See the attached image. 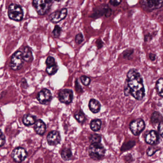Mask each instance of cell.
<instances>
[{
  "label": "cell",
  "mask_w": 163,
  "mask_h": 163,
  "mask_svg": "<svg viewBox=\"0 0 163 163\" xmlns=\"http://www.w3.org/2000/svg\"><path fill=\"white\" fill-rule=\"evenodd\" d=\"M124 95H131L137 101L145 96V89L143 78L136 69H131L127 74L124 87Z\"/></svg>",
  "instance_id": "1"
},
{
  "label": "cell",
  "mask_w": 163,
  "mask_h": 163,
  "mask_svg": "<svg viewBox=\"0 0 163 163\" xmlns=\"http://www.w3.org/2000/svg\"><path fill=\"white\" fill-rule=\"evenodd\" d=\"M105 152V148L101 143L91 144L89 148V157L94 160H100L103 159Z\"/></svg>",
  "instance_id": "2"
},
{
  "label": "cell",
  "mask_w": 163,
  "mask_h": 163,
  "mask_svg": "<svg viewBox=\"0 0 163 163\" xmlns=\"http://www.w3.org/2000/svg\"><path fill=\"white\" fill-rule=\"evenodd\" d=\"M8 16L10 19L19 22L24 17V11L18 4L12 3L9 6Z\"/></svg>",
  "instance_id": "3"
},
{
  "label": "cell",
  "mask_w": 163,
  "mask_h": 163,
  "mask_svg": "<svg viewBox=\"0 0 163 163\" xmlns=\"http://www.w3.org/2000/svg\"><path fill=\"white\" fill-rule=\"evenodd\" d=\"M112 12L113 11L108 5L103 4L94 8L90 17L92 18L97 19L104 16L108 18L111 17Z\"/></svg>",
  "instance_id": "4"
},
{
  "label": "cell",
  "mask_w": 163,
  "mask_h": 163,
  "mask_svg": "<svg viewBox=\"0 0 163 163\" xmlns=\"http://www.w3.org/2000/svg\"><path fill=\"white\" fill-rule=\"evenodd\" d=\"M163 2V0H140L142 8L149 12L161 8Z\"/></svg>",
  "instance_id": "5"
},
{
  "label": "cell",
  "mask_w": 163,
  "mask_h": 163,
  "mask_svg": "<svg viewBox=\"0 0 163 163\" xmlns=\"http://www.w3.org/2000/svg\"><path fill=\"white\" fill-rule=\"evenodd\" d=\"M33 6L39 16H44L48 12L52 3L47 2L46 0H33Z\"/></svg>",
  "instance_id": "6"
},
{
  "label": "cell",
  "mask_w": 163,
  "mask_h": 163,
  "mask_svg": "<svg viewBox=\"0 0 163 163\" xmlns=\"http://www.w3.org/2000/svg\"><path fill=\"white\" fill-rule=\"evenodd\" d=\"M24 61L22 52L17 51L12 56L9 64L10 67L13 70H18L23 67Z\"/></svg>",
  "instance_id": "7"
},
{
  "label": "cell",
  "mask_w": 163,
  "mask_h": 163,
  "mask_svg": "<svg viewBox=\"0 0 163 163\" xmlns=\"http://www.w3.org/2000/svg\"><path fill=\"white\" fill-rule=\"evenodd\" d=\"M146 127V124L143 119L139 118L133 120L130 123L129 128L132 133L135 136H139Z\"/></svg>",
  "instance_id": "8"
},
{
  "label": "cell",
  "mask_w": 163,
  "mask_h": 163,
  "mask_svg": "<svg viewBox=\"0 0 163 163\" xmlns=\"http://www.w3.org/2000/svg\"><path fill=\"white\" fill-rule=\"evenodd\" d=\"M68 15V10L63 8L59 10L55 11L49 16V19L52 23L57 24L65 19Z\"/></svg>",
  "instance_id": "9"
},
{
  "label": "cell",
  "mask_w": 163,
  "mask_h": 163,
  "mask_svg": "<svg viewBox=\"0 0 163 163\" xmlns=\"http://www.w3.org/2000/svg\"><path fill=\"white\" fill-rule=\"evenodd\" d=\"M58 98L59 101L62 103L69 104L73 101V91L71 89H61L59 91Z\"/></svg>",
  "instance_id": "10"
},
{
  "label": "cell",
  "mask_w": 163,
  "mask_h": 163,
  "mask_svg": "<svg viewBox=\"0 0 163 163\" xmlns=\"http://www.w3.org/2000/svg\"><path fill=\"white\" fill-rule=\"evenodd\" d=\"M37 100L42 104H47L50 103L52 99L51 93L47 89H41L38 93L36 97Z\"/></svg>",
  "instance_id": "11"
},
{
  "label": "cell",
  "mask_w": 163,
  "mask_h": 163,
  "mask_svg": "<svg viewBox=\"0 0 163 163\" xmlns=\"http://www.w3.org/2000/svg\"><path fill=\"white\" fill-rule=\"evenodd\" d=\"M12 157L15 162H22L27 156V153L25 149L23 147H17L13 149L12 153Z\"/></svg>",
  "instance_id": "12"
},
{
  "label": "cell",
  "mask_w": 163,
  "mask_h": 163,
  "mask_svg": "<svg viewBox=\"0 0 163 163\" xmlns=\"http://www.w3.org/2000/svg\"><path fill=\"white\" fill-rule=\"evenodd\" d=\"M46 139L48 145L52 146H56L60 142V134L58 131H52L48 133Z\"/></svg>",
  "instance_id": "13"
},
{
  "label": "cell",
  "mask_w": 163,
  "mask_h": 163,
  "mask_svg": "<svg viewBox=\"0 0 163 163\" xmlns=\"http://www.w3.org/2000/svg\"><path fill=\"white\" fill-rule=\"evenodd\" d=\"M159 134L155 130L150 131L146 136L145 141L146 143L150 145H154L159 141Z\"/></svg>",
  "instance_id": "14"
},
{
  "label": "cell",
  "mask_w": 163,
  "mask_h": 163,
  "mask_svg": "<svg viewBox=\"0 0 163 163\" xmlns=\"http://www.w3.org/2000/svg\"><path fill=\"white\" fill-rule=\"evenodd\" d=\"M34 129L37 134L43 136L46 131V125L42 120L39 119L35 122Z\"/></svg>",
  "instance_id": "15"
},
{
  "label": "cell",
  "mask_w": 163,
  "mask_h": 163,
  "mask_svg": "<svg viewBox=\"0 0 163 163\" xmlns=\"http://www.w3.org/2000/svg\"><path fill=\"white\" fill-rule=\"evenodd\" d=\"M89 108L92 113H97L100 112L101 110V103L97 100L94 98H91L89 103Z\"/></svg>",
  "instance_id": "16"
},
{
  "label": "cell",
  "mask_w": 163,
  "mask_h": 163,
  "mask_svg": "<svg viewBox=\"0 0 163 163\" xmlns=\"http://www.w3.org/2000/svg\"><path fill=\"white\" fill-rule=\"evenodd\" d=\"M22 55H23V59L25 61L28 63L32 62L33 61L34 58H33L32 50L30 47L28 46L24 47L23 51L22 52Z\"/></svg>",
  "instance_id": "17"
},
{
  "label": "cell",
  "mask_w": 163,
  "mask_h": 163,
  "mask_svg": "<svg viewBox=\"0 0 163 163\" xmlns=\"http://www.w3.org/2000/svg\"><path fill=\"white\" fill-rule=\"evenodd\" d=\"M22 121L24 125L29 126L35 124L36 121V116L30 114H26L23 116Z\"/></svg>",
  "instance_id": "18"
},
{
  "label": "cell",
  "mask_w": 163,
  "mask_h": 163,
  "mask_svg": "<svg viewBox=\"0 0 163 163\" xmlns=\"http://www.w3.org/2000/svg\"><path fill=\"white\" fill-rule=\"evenodd\" d=\"M102 122L100 119H94L90 122V128L93 132H98L101 129L102 127Z\"/></svg>",
  "instance_id": "19"
},
{
  "label": "cell",
  "mask_w": 163,
  "mask_h": 163,
  "mask_svg": "<svg viewBox=\"0 0 163 163\" xmlns=\"http://www.w3.org/2000/svg\"><path fill=\"white\" fill-rule=\"evenodd\" d=\"M151 121L153 124H156L163 121V117L158 112H154L151 115Z\"/></svg>",
  "instance_id": "20"
},
{
  "label": "cell",
  "mask_w": 163,
  "mask_h": 163,
  "mask_svg": "<svg viewBox=\"0 0 163 163\" xmlns=\"http://www.w3.org/2000/svg\"><path fill=\"white\" fill-rule=\"evenodd\" d=\"M61 156L64 160L69 161L72 158V151L69 148L64 149L61 153Z\"/></svg>",
  "instance_id": "21"
},
{
  "label": "cell",
  "mask_w": 163,
  "mask_h": 163,
  "mask_svg": "<svg viewBox=\"0 0 163 163\" xmlns=\"http://www.w3.org/2000/svg\"><path fill=\"white\" fill-rule=\"evenodd\" d=\"M163 78H161L157 80L156 84V91H157V93H158V95L161 97V98L163 97Z\"/></svg>",
  "instance_id": "22"
},
{
  "label": "cell",
  "mask_w": 163,
  "mask_h": 163,
  "mask_svg": "<svg viewBox=\"0 0 163 163\" xmlns=\"http://www.w3.org/2000/svg\"><path fill=\"white\" fill-rule=\"evenodd\" d=\"M58 70H59V67H58V65L55 64L52 66L47 67L46 70V72H47L48 75H54L57 72Z\"/></svg>",
  "instance_id": "23"
},
{
  "label": "cell",
  "mask_w": 163,
  "mask_h": 163,
  "mask_svg": "<svg viewBox=\"0 0 163 163\" xmlns=\"http://www.w3.org/2000/svg\"><path fill=\"white\" fill-rule=\"evenodd\" d=\"M102 141V137L96 133L91 134L89 137V141L91 144L93 143H101Z\"/></svg>",
  "instance_id": "24"
},
{
  "label": "cell",
  "mask_w": 163,
  "mask_h": 163,
  "mask_svg": "<svg viewBox=\"0 0 163 163\" xmlns=\"http://www.w3.org/2000/svg\"><path fill=\"white\" fill-rule=\"evenodd\" d=\"M136 145V142L133 141H130L127 143L123 144L122 146L121 150L122 151H127Z\"/></svg>",
  "instance_id": "25"
},
{
  "label": "cell",
  "mask_w": 163,
  "mask_h": 163,
  "mask_svg": "<svg viewBox=\"0 0 163 163\" xmlns=\"http://www.w3.org/2000/svg\"><path fill=\"white\" fill-rule=\"evenodd\" d=\"M62 32L61 28L59 26V25H55V26L52 32V34L54 37L57 38L60 37Z\"/></svg>",
  "instance_id": "26"
},
{
  "label": "cell",
  "mask_w": 163,
  "mask_h": 163,
  "mask_svg": "<svg viewBox=\"0 0 163 163\" xmlns=\"http://www.w3.org/2000/svg\"><path fill=\"white\" fill-rule=\"evenodd\" d=\"M133 52H134V49L133 48H127L122 53L123 58L128 60H130Z\"/></svg>",
  "instance_id": "27"
},
{
  "label": "cell",
  "mask_w": 163,
  "mask_h": 163,
  "mask_svg": "<svg viewBox=\"0 0 163 163\" xmlns=\"http://www.w3.org/2000/svg\"><path fill=\"white\" fill-rule=\"evenodd\" d=\"M74 116L77 121L79 123H82L85 120V116L84 115V113L81 111L76 113Z\"/></svg>",
  "instance_id": "28"
},
{
  "label": "cell",
  "mask_w": 163,
  "mask_h": 163,
  "mask_svg": "<svg viewBox=\"0 0 163 163\" xmlns=\"http://www.w3.org/2000/svg\"><path fill=\"white\" fill-rule=\"evenodd\" d=\"M84 41V36L81 33H79L76 35L75 37V42L76 44L80 45Z\"/></svg>",
  "instance_id": "29"
},
{
  "label": "cell",
  "mask_w": 163,
  "mask_h": 163,
  "mask_svg": "<svg viewBox=\"0 0 163 163\" xmlns=\"http://www.w3.org/2000/svg\"><path fill=\"white\" fill-rule=\"evenodd\" d=\"M80 79L81 83L85 86H88L89 85L90 83V81H91L89 77L86 76H84V75L81 76L80 77Z\"/></svg>",
  "instance_id": "30"
},
{
  "label": "cell",
  "mask_w": 163,
  "mask_h": 163,
  "mask_svg": "<svg viewBox=\"0 0 163 163\" xmlns=\"http://www.w3.org/2000/svg\"><path fill=\"white\" fill-rule=\"evenodd\" d=\"M158 147H150L147 149L146 151V154L149 156H153L156 152L159 151L160 149L158 148Z\"/></svg>",
  "instance_id": "31"
},
{
  "label": "cell",
  "mask_w": 163,
  "mask_h": 163,
  "mask_svg": "<svg viewBox=\"0 0 163 163\" xmlns=\"http://www.w3.org/2000/svg\"><path fill=\"white\" fill-rule=\"evenodd\" d=\"M46 64L47 67L52 66V65L55 64V60L54 58L52 56H48L46 61Z\"/></svg>",
  "instance_id": "32"
},
{
  "label": "cell",
  "mask_w": 163,
  "mask_h": 163,
  "mask_svg": "<svg viewBox=\"0 0 163 163\" xmlns=\"http://www.w3.org/2000/svg\"><path fill=\"white\" fill-rule=\"evenodd\" d=\"M6 141V138L2 131L0 130V147L4 146Z\"/></svg>",
  "instance_id": "33"
},
{
  "label": "cell",
  "mask_w": 163,
  "mask_h": 163,
  "mask_svg": "<svg viewBox=\"0 0 163 163\" xmlns=\"http://www.w3.org/2000/svg\"><path fill=\"white\" fill-rule=\"evenodd\" d=\"M95 44L98 49H101L103 46V42L101 39H97Z\"/></svg>",
  "instance_id": "34"
},
{
  "label": "cell",
  "mask_w": 163,
  "mask_h": 163,
  "mask_svg": "<svg viewBox=\"0 0 163 163\" xmlns=\"http://www.w3.org/2000/svg\"><path fill=\"white\" fill-rule=\"evenodd\" d=\"M122 0H110L109 2L113 6H117L121 3Z\"/></svg>",
  "instance_id": "35"
},
{
  "label": "cell",
  "mask_w": 163,
  "mask_h": 163,
  "mask_svg": "<svg viewBox=\"0 0 163 163\" xmlns=\"http://www.w3.org/2000/svg\"><path fill=\"white\" fill-rule=\"evenodd\" d=\"M163 121H161V122H159L158 126V134L161 137H163Z\"/></svg>",
  "instance_id": "36"
},
{
  "label": "cell",
  "mask_w": 163,
  "mask_h": 163,
  "mask_svg": "<svg viewBox=\"0 0 163 163\" xmlns=\"http://www.w3.org/2000/svg\"><path fill=\"white\" fill-rule=\"evenodd\" d=\"M75 89H76V91H78L79 93H82L83 91L81 86L80 85V84L78 82V79H76V81H75Z\"/></svg>",
  "instance_id": "37"
},
{
  "label": "cell",
  "mask_w": 163,
  "mask_h": 163,
  "mask_svg": "<svg viewBox=\"0 0 163 163\" xmlns=\"http://www.w3.org/2000/svg\"><path fill=\"white\" fill-rule=\"evenodd\" d=\"M152 38H153V37H152V35L150 34H147L145 36L144 41L146 42H150L152 40Z\"/></svg>",
  "instance_id": "38"
},
{
  "label": "cell",
  "mask_w": 163,
  "mask_h": 163,
  "mask_svg": "<svg viewBox=\"0 0 163 163\" xmlns=\"http://www.w3.org/2000/svg\"><path fill=\"white\" fill-rule=\"evenodd\" d=\"M149 58L151 61H154L156 60V55L155 54L150 53L149 54Z\"/></svg>",
  "instance_id": "39"
},
{
  "label": "cell",
  "mask_w": 163,
  "mask_h": 163,
  "mask_svg": "<svg viewBox=\"0 0 163 163\" xmlns=\"http://www.w3.org/2000/svg\"><path fill=\"white\" fill-rule=\"evenodd\" d=\"M54 1H55L59 2L62 1V0H54Z\"/></svg>",
  "instance_id": "40"
}]
</instances>
